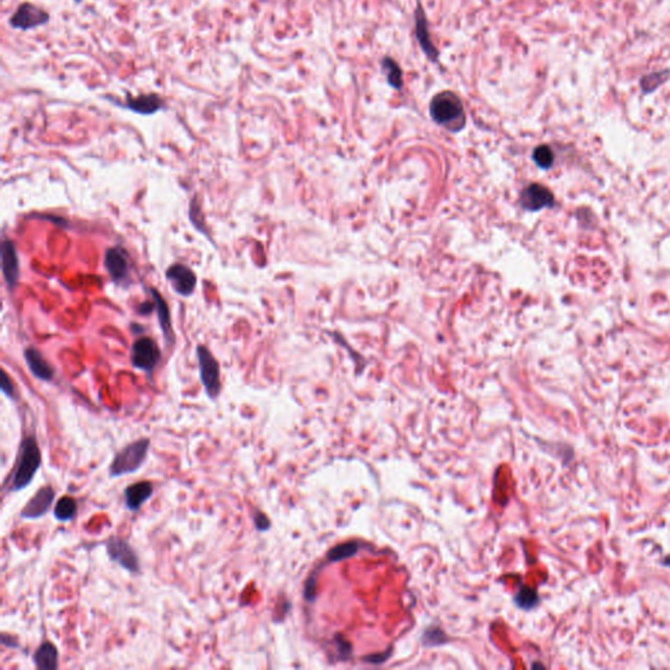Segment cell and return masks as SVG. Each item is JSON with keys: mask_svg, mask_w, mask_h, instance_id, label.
Here are the masks:
<instances>
[{"mask_svg": "<svg viewBox=\"0 0 670 670\" xmlns=\"http://www.w3.org/2000/svg\"><path fill=\"white\" fill-rule=\"evenodd\" d=\"M42 465L40 447L34 435L25 436L21 441L19 459L15 473L11 478L10 492H18L28 487Z\"/></svg>", "mask_w": 670, "mask_h": 670, "instance_id": "cell-1", "label": "cell"}, {"mask_svg": "<svg viewBox=\"0 0 670 670\" xmlns=\"http://www.w3.org/2000/svg\"><path fill=\"white\" fill-rule=\"evenodd\" d=\"M430 114L438 125L452 132L462 130L466 125V116L460 97L450 92L438 93L430 104Z\"/></svg>", "mask_w": 670, "mask_h": 670, "instance_id": "cell-2", "label": "cell"}, {"mask_svg": "<svg viewBox=\"0 0 670 670\" xmlns=\"http://www.w3.org/2000/svg\"><path fill=\"white\" fill-rule=\"evenodd\" d=\"M150 447L151 440L148 438H141L123 447L111 461L109 468L111 478L135 474L144 465Z\"/></svg>", "mask_w": 670, "mask_h": 670, "instance_id": "cell-3", "label": "cell"}, {"mask_svg": "<svg viewBox=\"0 0 670 670\" xmlns=\"http://www.w3.org/2000/svg\"><path fill=\"white\" fill-rule=\"evenodd\" d=\"M200 382L210 400H215L221 391V365L206 346H197Z\"/></svg>", "mask_w": 670, "mask_h": 670, "instance_id": "cell-4", "label": "cell"}, {"mask_svg": "<svg viewBox=\"0 0 670 670\" xmlns=\"http://www.w3.org/2000/svg\"><path fill=\"white\" fill-rule=\"evenodd\" d=\"M160 361V349L158 343L150 337H140L132 343L131 364L135 370H143L151 376Z\"/></svg>", "mask_w": 670, "mask_h": 670, "instance_id": "cell-5", "label": "cell"}, {"mask_svg": "<svg viewBox=\"0 0 670 670\" xmlns=\"http://www.w3.org/2000/svg\"><path fill=\"white\" fill-rule=\"evenodd\" d=\"M104 265L111 280L122 287H129L131 279V260L129 251L122 246H111L105 251Z\"/></svg>", "mask_w": 670, "mask_h": 670, "instance_id": "cell-6", "label": "cell"}, {"mask_svg": "<svg viewBox=\"0 0 670 670\" xmlns=\"http://www.w3.org/2000/svg\"><path fill=\"white\" fill-rule=\"evenodd\" d=\"M105 549L113 563L118 564L130 573H139L140 561L138 554L126 538L120 536H111L105 542Z\"/></svg>", "mask_w": 670, "mask_h": 670, "instance_id": "cell-7", "label": "cell"}, {"mask_svg": "<svg viewBox=\"0 0 670 670\" xmlns=\"http://www.w3.org/2000/svg\"><path fill=\"white\" fill-rule=\"evenodd\" d=\"M50 21V15L33 3H21L16 12L10 19V25L13 29H36L42 25H46Z\"/></svg>", "mask_w": 670, "mask_h": 670, "instance_id": "cell-8", "label": "cell"}, {"mask_svg": "<svg viewBox=\"0 0 670 670\" xmlns=\"http://www.w3.org/2000/svg\"><path fill=\"white\" fill-rule=\"evenodd\" d=\"M165 278L176 293L182 298H189L197 288V275L189 266L183 263H174L165 271Z\"/></svg>", "mask_w": 670, "mask_h": 670, "instance_id": "cell-9", "label": "cell"}, {"mask_svg": "<svg viewBox=\"0 0 670 670\" xmlns=\"http://www.w3.org/2000/svg\"><path fill=\"white\" fill-rule=\"evenodd\" d=\"M55 499V490L51 486H43L37 491L29 501L20 510V517L24 520H37L45 516L53 507Z\"/></svg>", "mask_w": 670, "mask_h": 670, "instance_id": "cell-10", "label": "cell"}, {"mask_svg": "<svg viewBox=\"0 0 670 670\" xmlns=\"http://www.w3.org/2000/svg\"><path fill=\"white\" fill-rule=\"evenodd\" d=\"M1 270L7 287L13 290L20 278V260L13 241L4 239L1 244Z\"/></svg>", "mask_w": 670, "mask_h": 670, "instance_id": "cell-11", "label": "cell"}, {"mask_svg": "<svg viewBox=\"0 0 670 670\" xmlns=\"http://www.w3.org/2000/svg\"><path fill=\"white\" fill-rule=\"evenodd\" d=\"M118 106L141 116H152L158 111L165 109V101L162 100V97L158 93H143L139 96L126 95L125 104Z\"/></svg>", "mask_w": 670, "mask_h": 670, "instance_id": "cell-12", "label": "cell"}, {"mask_svg": "<svg viewBox=\"0 0 670 670\" xmlns=\"http://www.w3.org/2000/svg\"><path fill=\"white\" fill-rule=\"evenodd\" d=\"M520 202L524 209L538 211L552 206L554 197L547 188L540 183H531L521 193Z\"/></svg>", "mask_w": 670, "mask_h": 670, "instance_id": "cell-13", "label": "cell"}, {"mask_svg": "<svg viewBox=\"0 0 670 670\" xmlns=\"http://www.w3.org/2000/svg\"><path fill=\"white\" fill-rule=\"evenodd\" d=\"M153 491L155 487L150 480H139L127 486L123 491L126 508L130 512H138L152 498Z\"/></svg>", "mask_w": 670, "mask_h": 670, "instance_id": "cell-14", "label": "cell"}, {"mask_svg": "<svg viewBox=\"0 0 670 670\" xmlns=\"http://www.w3.org/2000/svg\"><path fill=\"white\" fill-rule=\"evenodd\" d=\"M24 359L29 372L37 380L50 382L54 379V368L36 347L30 346L24 351Z\"/></svg>", "mask_w": 670, "mask_h": 670, "instance_id": "cell-15", "label": "cell"}, {"mask_svg": "<svg viewBox=\"0 0 670 670\" xmlns=\"http://www.w3.org/2000/svg\"><path fill=\"white\" fill-rule=\"evenodd\" d=\"M152 300L155 302V312L159 319V325H160L162 335L167 346L174 342V331H173V323H172V317H170L169 307L168 302L164 300L162 295L155 288H150Z\"/></svg>", "mask_w": 670, "mask_h": 670, "instance_id": "cell-16", "label": "cell"}, {"mask_svg": "<svg viewBox=\"0 0 670 670\" xmlns=\"http://www.w3.org/2000/svg\"><path fill=\"white\" fill-rule=\"evenodd\" d=\"M415 34H417V39L419 41L420 46L424 51V54L432 62H438L439 51L433 46V43L431 41L430 30H428V25H427L426 13L420 6H418V10L415 12Z\"/></svg>", "mask_w": 670, "mask_h": 670, "instance_id": "cell-17", "label": "cell"}, {"mask_svg": "<svg viewBox=\"0 0 670 670\" xmlns=\"http://www.w3.org/2000/svg\"><path fill=\"white\" fill-rule=\"evenodd\" d=\"M58 660H60L58 650L50 641L41 643L39 648L33 653V662L37 669H58Z\"/></svg>", "mask_w": 670, "mask_h": 670, "instance_id": "cell-18", "label": "cell"}, {"mask_svg": "<svg viewBox=\"0 0 670 670\" xmlns=\"http://www.w3.org/2000/svg\"><path fill=\"white\" fill-rule=\"evenodd\" d=\"M54 519L60 522H69L74 520L78 513V501L71 496H63L55 503Z\"/></svg>", "mask_w": 670, "mask_h": 670, "instance_id": "cell-19", "label": "cell"}, {"mask_svg": "<svg viewBox=\"0 0 670 670\" xmlns=\"http://www.w3.org/2000/svg\"><path fill=\"white\" fill-rule=\"evenodd\" d=\"M381 69L384 71L389 85L394 90H400L403 81H402V70L397 64V62L386 57L381 60Z\"/></svg>", "mask_w": 670, "mask_h": 670, "instance_id": "cell-20", "label": "cell"}, {"mask_svg": "<svg viewBox=\"0 0 670 670\" xmlns=\"http://www.w3.org/2000/svg\"><path fill=\"white\" fill-rule=\"evenodd\" d=\"M189 219H190L191 224L200 230V233L206 235V237L211 239V236H209V230H207V227H206V221H204V215L202 212V207H200V202H198V197H194L193 200H190V210H189Z\"/></svg>", "mask_w": 670, "mask_h": 670, "instance_id": "cell-21", "label": "cell"}, {"mask_svg": "<svg viewBox=\"0 0 670 670\" xmlns=\"http://www.w3.org/2000/svg\"><path fill=\"white\" fill-rule=\"evenodd\" d=\"M516 603L521 609H531L538 605V594L534 589L528 587H522L516 594Z\"/></svg>", "mask_w": 670, "mask_h": 670, "instance_id": "cell-22", "label": "cell"}, {"mask_svg": "<svg viewBox=\"0 0 670 670\" xmlns=\"http://www.w3.org/2000/svg\"><path fill=\"white\" fill-rule=\"evenodd\" d=\"M358 550H359V546L355 542L338 545V546L331 549L330 552H329V559L333 560V561L346 559V558H350L352 555H355Z\"/></svg>", "mask_w": 670, "mask_h": 670, "instance_id": "cell-23", "label": "cell"}, {"mask_svg": "<svg viewBox=\"0 0 670 670\" xmlns=\"http://www.w3.org/2000/svg\"><path fill=\"white\" fill-rule=\"evenodd\" d=\"M533 159L536 161V164L540 167V168H550L552 165V161H554V153L551 151L550 147L547 146H540L534 150V153H533Z\"/></svg>", "mask_w": 670, "mask_h": 670, "instance_id": "cell-24", "label": "cell"}, {"mask_svg": "<svg viewBox=\"0 0 670 670\" xmlns=\"http://www.w3.org/2000/svg\"><path fill=\"white\" fill-rule=\"evenodd\" d=\"M251 519H253V522H254V526L257 531H260V533H265V531H270L271 522L270 519L260 510H254V513L251 515Z\"/></svg>", "mask_w": 670, "mask_h": 670, "instance_id": "cell-25", "label": "cell"}, {"mask_svg": "<svg viewBox=\"0 0 670 670\" xmlns=\"http://www.w3.org/2000/svg\"><path fill=\"white\" fill-rule=\"evenodd\" d=\"M0 388H1V391L4 393V396H7L10 400H15V386L11 381L10 376L7 375V372H1V384H0Z\"/></svg>", "mask_w": 670, "mask_h": 670, "instance_id": "cell-26", "label": "cell"}, {"mask_svg": "<svg viewBox=\"0 0 670 670\" xmlns=\"http://www.w3.org/2000/svg\"><path fill=\"white\" fill-rule=\"evenodd\" d=\"M441 632L439 629H430V630L426 631V634L423 635V639H424V643L427 645H439L441 643H444V639L445 636H439L438 638V634Z\"/></svg>", "mask_w": 670, "mask_h": 670, "instance_id": "cell-27", "label": "cell"}, {"mask_svg": "<svg viewBox=\"0 0 670 670\" xmlns=\"http://www.w3.org/2000/svg\"><path fill=\"white\" fill-rule=\"evenodd\" d=\"M152 310H155V302H153V300H152V302L144 301L143 304H140L139 308H138V313L146 316V314H150Z\"/></svg>", "mask_w": 670, "mask_h": 670, "instance_id": "cell-28", "label": "cell"}, {"mask_svg": "<svg viewBox=\"0 0 670 670\" xmlns=\"http://www.w3.org/2000/svg\"><path fill=\"white\" fill-rule=\"evenodd\" d=\"M75 1H76V3H78V4H79V3H81V0H75Z\"/></svg>", "mask_w": 670, "mask_h": 670, "instance_id": "cell-29", "label": "cell"}]
</instances>
